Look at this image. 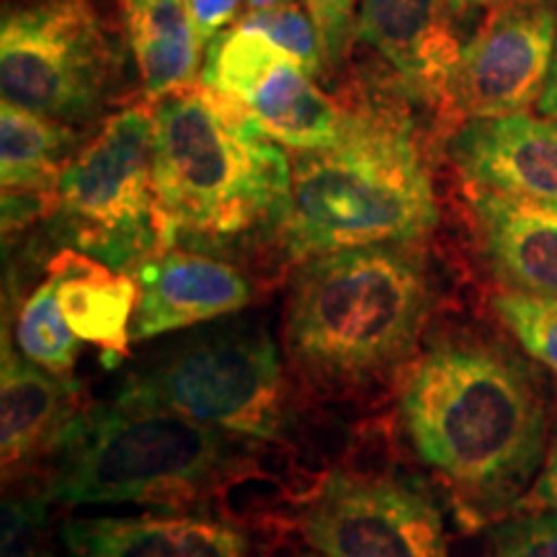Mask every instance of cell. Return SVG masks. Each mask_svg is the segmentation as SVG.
Wrapping results in <instances>:
<instances>
[{
	"label": "cell",
	"mask_w": 557,
	"mask_h": 557,
	"mask_svg": "<svg viewBox=\"0 0 557 557\" xmlns=\"http://www.w3.org/2000/svg\"><path fill=\"white\" fill-rule=\"evenodd\" d=\"M513 511H553L557 513V436L549 444L545 462H542L540 475L534 478L532 487L527 491V496L519 500Z\"/></svg>",
	"instance_id": "83f0119b"
},
{
	"label": "cell",
	"mask_w": 557,
	"mask_h": 557,
	"mask_svg": "<svg viewBox=\"0 0 557 557\" xmlns=\"http://www.w3.org/2000/svg\"><path fill=\"white\" fill-rule=\"evenodd\" d=\"M62 271L58 302L75 336L99 346L103 364L116 367L129 357L132 320L137 310V282L88 259L78 250H62L52 261Z\"/></svg>",
	"instance_id": "ac0fdd59"
},
{
	"label": "cell",
	"mask_w": 557,
	"mask_h": 557,
	"mask_svg": "<svg viewBox=\"0 0 557 557\" xmlns=\"http://www.w3.org/2000/svg\"><path fill=\"white\" fill-rule=\"evenodd\" d=\"M485 557H557V513L521 511L491 529Z\"/></svg>",
	"instance_id": "d4e9b609"
},
{
	"label": "cell",
	"mask_w": 557,
	"mask_h": 557,
	"mask_svg": "<svg viewBox=\"0 0 557 557\" xmlns=\"http://www.w3.org/2000/svg\"><path fill=\"white\" fill-rule=\"evenodd\" d=\"M400 421L468 529L513 511L547 455L537 374L517 354L472 333L434 338L410 361Z\"/></svg>",
	"instance_id": "6da1fadb"
},
{
	"label": "cell",
	"mask_w": 557,
	"mask_h": 557,
	"mask_svg": "<svg viewBox=\"0 0 557 557\" xmlns=\"http://www.w3.org/2000/svg\"><path fill=\"white\" fill-rule=\"evenodd\" d=\"M60 537L70 557H267L253 527L181 508L70 519Z\"/></svg>",
	"instance_id": "4fadbf2b"
},
{
	"label": "cell",
	"mask_w": 557,
	"mask_h": 557,
	"mask_svg": "<svg viewBox=\"0 0 557 557\" xmlns=\"http://www.w3.org/2000/svg\"><path fill=\"white\" fill-rule=\"evenodd\" d=\"M455 0H361L357 37L380 52L418 99L442 103L462 45Z\"/></svg>",
	"instance_id": "9a60e30c"
},
{
	"label": "cell",
	"mask_w": 557,
	"mask_h": 557,
	"mask_svg": "<svg viewBox=\"0 0 557 557\" xmlns=\"http://www.w3.org/2000/svg\"><path fill=\"white\" fill-rule=\"evenodd\" d=\"M114 400L263 442H278L292 421L278 346L256 320L197 325L132 369Z\"/></svg>",
	"instance_id": "8992f818"
},
{
	"label": "cell",
	"mask_w": 557,
	"mask_h": 557,
	"mask_svg": "<svg viewBox=\"0 0 557 557\" xmlns=\"http://www.w3.org/2000/svg\"><path fill=\"white\" fill-rule=\"evenodd\" d=\"M457 5H462V3H496V0H455Z\"/></svg>",
	"instance_id": "4dcf8cb0"
},
{
	"label": "cell",
	"mask_w": 557,
	"mask_h": 557,
	"mask_svg": "<svg viewBox=\"0 0 557 557\" xmlns=\"http://www.w3.org/2000/svg\"><path fill=\"white\" fill-rule=\"evenodd\" d=\"M148 103L199 83L201 47L189 0H116Z\"/></svg>",
	"instance_id": "d6986e66"
},
{
	"label": "cell",
	"mask_w": 557,
	"mask_h": 557,
	"mask_svg": "<svg viewBox=\"0 0 557 557\" xmlns=\"http://www.w3.org/2000/svg\"><path fill=\"white\" fill-rule=\"evenodd\" d=\"M199 81L238 99L278 145L295 152L331 148L354 122L297 58L240 21L209 41Z\"/></svg>",
	"instance_id": "9c48e42d"
},
{
	"label": "cell",
	"mask_w": 557,
	"mask_h": 557,
	"mask_svg": "<svg viewBox=\"0 0 557 557\" xmlns=\"http://www.w3.org/2000/svg\"><path fill=\"white\" fill-rule=\"evenodd\" d=\"M447 150L472 189L557 207V120L527 111L470 120Z\"/></svg>",
	"instance_id": "5bb4252c"
},
{
	"label": "cell",
	"mask_w": 557,
	"mask_h": 557,
	"mask_svg": "<svg viewBox=\"0 0 557 557\" xmlns=\"http://www.w3.org/2000/svg\"><path fill=\"white\" fill-rule=\"evenodd\" d=\"M116 70V45L94 0H16L0 24L3 101L75 124L99 114Z\"/></svg>",
	"instance_id": "ba28073f"
},
{
	"label": "cell",
	"mask_w": 557,
	"mask_h": 557,
	"mask_svg": "<svg viewBox=\"0 0 557 557\" xmlns=\"http://www.w3.org/2000/svg\"><path fill=\"white\" fill-rule=\"evenodd\" d=\"M152 107L158 250H218L253 233H282L292 160L248 107L201 81Z\"/></svg>",
	"instance_id": "7a4b0ae2"
},
{
	"label": "cell",
	"mask_w": 557,
	"mask_h": 557,
	"mask_svg": "<svg viewBox=\"0 0 557 557\" xmlns=\"http://www.w3.org/2000/svg\"><path fill=\"white\" fill-rule=\"evenodd\" d=\"M302 3L318 26L325 70L338 67L351 39L357 37V0H302Z\"/></svg>",
	"instance_id": "484cf974"
},
{
	"label": "cell",
	"mask_w": 557,
	"mask_h": 557,
	"mask_svg": "<svg viewBox=\"0 0 557 557\" xmlns=\"http://www.w3.org/2000/svg\"><path fill=\"white\" fill-rule=\"evenodd\" d=\"M438 225L434 186L408 122L354 114L336 145L292 158V259L372 243H416Z\"/></svg>",
	"instance_id": "5b68a950"
},
{
	"label": "cell",
	"mask_w": 557,
	"mask_h": 557,
	"mask_svg": "<svg viewBox=\"0 0 557 557\" xmlns=\"http://www.w3.org/2000/svg\"><path fill=\"white\" fill-rule=\"evenodd\" d=\"M537 109L542 114L549 116V120H557V41H555V54H553V65H549V75L545 83V90H542Z\"/></svg>",
	"instance_id": "f1b7e54d"
},
{
	"label": "cell",
	"mask_w": 557,
	"mask_h": 557,
	"mask_svg": "<svg viewBox=\"0 0 557 557\" xmlns=\"http://www.w3.org/2000/svg\"><path fill=\"white\" fill-rule=\"evenodd\" d=\"M557 41V0H496L462 45L442 103L451 122L527 111L545 90Z\"/></svg>",
	"instance_id": "8fae6325"
},
{
	"label": "cell",
	"mask_w": 557,
	"mask_h": 557,
	"mask_svg": "<svg viewBox=\"0 0 557 557\" xmlns=\"http://www.w3.org/2000/svg\"><path fill=\"white\" fill-rule=\"evenodd\" d=\"M253 442L171 410L96 403L62 434L41 487L73 508H186L238 478L256 457Z\"/></svg>",
	"instance_id": "277c9868"
},
{
	"label": "cell",
	"mask_w": 557,
	"mask_h": 557,
	"mask_svg": "<svg viewBox=\"0 0 557 557\" xmlns=\"http://www.w3.org/2000/svg\"><path fill=\"white\" fill-rule=\"evenodd\" d=\"M62 271L50 263V276L21 305L16 320L18 351L54 374H70L78 361L83 341L67 325L58 302Z\"/></svg>",
	"instance_id": "44dd1931"
},
{
	"label": "cell",
	"mask_w": 557,
	"mask_h": 557,
	"mask_svg": "<svg viewBox=\"0 0 557 557\" xmlns=\"http://www.w3.org/2000/svg\"><path fill=\"white\" fill-rule=\"evenodd\" d=\"M127 274L137 282L132 341L194 329L246 310L256 289L238 267L201 250H156Z\"/></svg>",
	"instance_id": "7c38bea8"
},
{
	"label": "cell",
	"mask_w": 557,
	"mask_h": 557,
	"mask_svg": "<svg viewBox=\"0 0 557 557\" xmlns=\"http://www.w3.org/2000/svg\"><path fill=\"white\" fill-rule=\"evenodd\" d=\"M325 557H449L442 511L426 487L377 472H331L299 519Z\"/></svg>",
	"instance_id": "30bf717a"
},
{
	"label": "cell",
	"mask_w": 557,
	"mask_h": 557,
	"mask_svg": "<svg viewBox=\"0 0 557 557\" xmlns=\"http://www.w3.org/2000/svg\"><path fill=\"white\" fill-rule=\"evenodd\" d=\"M493 310L521 348L557 374V297L529 292H500Z\"/></svg>",
	"instance_id": "7402d4cb"
},
{
	"label": "cell",
	"mask_w": 557,
	"mask_h": 557,
	"mask_svg": "<svg viewBox=\"0 0 557 557\" xmlns=\"http://www.w3.org/2000/svg\"><path fill=\"white\" fill-rule=\"evenodd\" d=\"M243 3H246L248 9H269V5L287 3V0H243Z\"/></svg>",
	"instance_id": "f546056e"
},
{
	"label": "cell",
	"mask_w": 557,
	"mask_h": 557,
	"mask_svg": "<svg viewBox=\"0 0 557 557\" xmlns=\"http://www.w3.org/2000/svg\"><path fill=\"white\" fill-rule=\"evenodd\" d=\"M45 487L3 498V557H54Z\"/></svg>",
	"instance_id": "cb8c5ba5"
},
{
	"label": "cell",
	"mask_w": 557,
	"mask_h": 557,
	"mask_svg": "<svg viewBox=\"0 0 557 557\" xmlns=\"http://www.w3.org/2000/svg\"><path fill=\"white\" fill-rule=\"evenodd\" d=\"M152 145L156 107L111 114L62 171L50 212L52 238L122 274L156 253Z\"/></svg>",
	"instance_id": "52a82bcc"
},
{
	"label": "cell",
	"mask_w": 557,
	"mask_h": 557,
	"mask_svg": "<svg viewBox=\"0 0 557 557\" xmlns=\"http://www.w3.org/2000/svg\"><path fill=\"white\" fill-rule=\"evenodd\" d=\"M295 557H325V555H320V553H305V555H295Z\"/></svg>",
	"instance_id": "1f68e13d"
},
{
	"label": "cell",
	"mask_w": 557,
	"mask_h": 557,
	"mask_svg": "<svg viewBox=\"0 0 557 557\" xmlns=\"http://www.w3.org/2000/svg\"><path fill=\"white\" fill-rule=\"evenodd\" d=\"M431 299L413 243L310 256L292 278L284 346L312 385L333 393L369 387L413 361Z\"/></svg>",
	"instance_id": "3957f363"
},
{
	"label": "cell",
	"mask_w": 557,
	"mask_h": 557,
	"mask_svg": "<svg viewBox=\"0 0 557 557\" xmlns=\"http://www.w3.org/2000/svg\"><path fill=\"white\" fill-rule=\"evenodd\" d=\"M0 354V457L9 475L29 459L52 455L86 406L81 382L34 364L11 346L9 331Z\"/></svg>",
	"instance_id": "2e32d148"
},
{
	"label": "cell",
	"mask_w": 557,
	"mask_h": 557,
	"mask_svg": "<svg viewBox=\"0 0 557 557\" xmlns=\"http://www.w3.org/2000/svg\"><path fill=\"white\" fill-rule=\"evenodd\" d=\"M238 21L267 32L278 47H284L292 58H297L299 65L308 70L312 78L325 70L318 26L302 0L299 3L287 0V3L269 5V9H248L243 16H238Z\"/></svg>",
	"instance_id": "603a6c76"
},
{
	"label": "cell",
	"mask_w": 557,
	"mask_h": 557,
	"mask_svg": "<svg viewBox=\"0 0 557 557\" xmlns=\"http://www.w3.org/2000/svg\"><path fill=\"white\" fill-rule=\"evenodd\" d=\"M472 220L485 261L500 282L557 297V207L472 189Z\"/></svg>",
	"instance_id": "e0dca14e"
},
{
	"label": "cell",
	"mask_w": 557,
	"mask_h": 557,
	"mask_svg": "<svg viewBox=\"0 0 557 557\" xmlns=\"http://www.w3.org/2000/svg\"><path fill=\"white\" fill-rule=\"evenodd\" d=\"M240 0H189V13L194 21V32H197L199 47L212 41L222 29L235 24L238 18Z\"/></svg>",
	"instance_id": "4316f807"
},
{
	"label": "cell",
	"mask_w": 557,
	"mask_h": 557,
	"mask_svg": "<svg viewBox=\"0 0 557 557\" xmlns=\"http://www.w3.org/2000/svg\"><path fill=\"white\" fill-rule=\"evenodd\" d=\"M78 135L65 122L16 103L0 107V184L3 191L34 194L54 205L60 176L75 156Z\"/></svg>",
	"instance_id": "ffe728a7"
}]
</instances>
